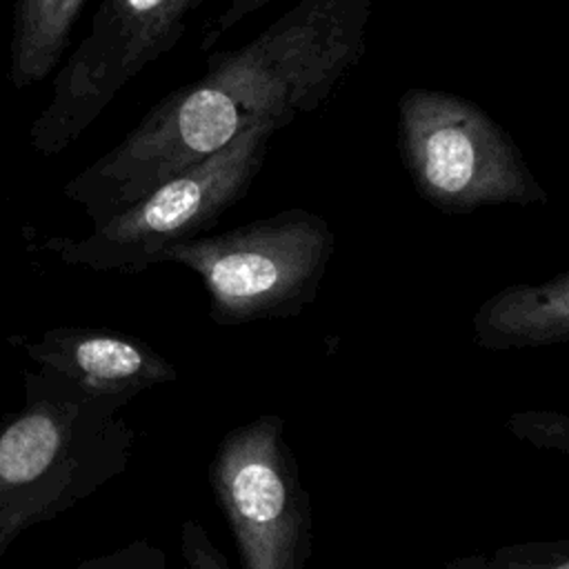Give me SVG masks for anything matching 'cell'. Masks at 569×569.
<instances>
[{
    "label": "cell",
    "mask_w": 569,
    "mask_h": 569,
    "mask_svg": "<svg viewBox=\"0 0 569 569\" xmlns=\"http://www.w3.org/2000/svg\"><path fill=\"white\" fill-rule=\"evenodd\" d=\"M376 0H298L204 73L169 91L107 153L64 184L100 224L258 122L282 129L318 109L358 67Z\"/></svg>",
    "instance_id": "1"
},
{
    "label": "cell",
    "mask_w": 569,
    "mask_h": 569,
    "mask_svg": "<svg viewBox=\"0 0 569 569\" xmlns=\"http://www.w3.org/2000/svg\"><path fill=\"white\" fill-rule=\"evenodd\" d=\"M22 405L0 422V556L13 540L69 511L124 473L136 440L118 396L64 376L24 373Z\"/></svg>",
    "instance_id": "2"
},
{
    "label": "cell",
    "mask_w": 569,
    "mask_h": 569,
    "mask_svg": "<svg viewBox=\"0 0 569 569\" xmlns=\"http://www.w3.org/2000/svg\"><path fill=\"white\" fill-rule=\"evenodd\" d=\"M333 251L329 222L293 207L171 244L160 262L191 269L207 291L209 318L236 327L302 313L316 300Z\"/></svg>",
    "instance_id": "3"
},
{
    "label": "cell",
    "mask_w": 569,
    "mask_h": 569,
    "mask_svg": "<svg viewBox=\"0 0 569 569\" xmlns=\"http://www.w3.org/2000/svg\"><path fill=\"white\" fill-rule=\"evenodd\" d=\"M267 120L229 144L173 173L140 200L113 213L82 238H49L42 247L62 262L100 273L136 276L160 262L167 247L207 233L236 207L267 162L273 133Z\"/></svg>",
    "instance_id": "4"
},
{
    "label": "cell",
    "mask_w": 569,
    "mask_h": 569,
    "mask_svg": "<svg viewBox=\"0 0 569 569\" xmlns=\"http://www.w3.org/2000/svg\"><path fill=\"white\" fill-rule=\"evenodd\" d=\"M398 151L420 198L442 213L549 200L502 124L451 91L418 87L400 96Z\"/></svg>",
    "instance_id": "5"
},
{
    "label": "cell",
    "mask_w": 569,
    "mask_h": 569,
    "mask_svg": "<svg viewBox=\"0 0 569 569\" xmlns=\"http://www.w3.org/2000/svg\"><path fill=\"white\" fill-rule=\"evenodd\" d=\"M284 431L282 416H256L222 436L207 467L240 569H305L313 551L311 500Z\"/></svg>",
    "instance_id": "6"
},
{
    "label": "cell",
    "mask_w": 569,
    "mask_h": 569,
    "mask_svg": "<svg viewBox=\"0 0 569 569\" xmlns=\"http://www.w3.org/2000/svg\"><path fill=\"white\" fill-rule=\"evenodd\" d=\"M202 0H100L89 31L53 78L51 98L29 129L40 153L73 144L149 64L184 36Z\"/></svg>",
    "instance_id": "7"
},
{
    "label": "cell",
    "mask_w": 569,
    "mask_h": 569,
    "mask_svg": "<svg viewBox=\"0 0 569 569\" xmlns=\"http://www.w3.org/2000/svg\"><path fill=\"white\" fill-rule=\"evenodd\" d=\"M27 358L78 387L131 402L142 391L176 382L178 369L147 340L113 329L53 327L24 342Z\"/></svg>",
    "instance_id": "8"
},
{
    "label": "cell",
    "mask_w": 569,
    "mask_h": 569,
    "mask_svg": "<svg viewBox=\"0 0 569 569\" xmlns=\"http://www.w3.org/2000/svg\"><path fill=\"white\" fill-rule=\"evenodd\" d=\"M478 347L489 351L569 342V271L489 296L471 318Z\"/></svg>",
    "instance_id": "9"
},
{
    "label": "cell",
    "mask_w": 569,
    "mask_h": 569,
    "mask_svg": "<svg viewBox=\"0 0 569 569\" xmlns=\"http://www.w3.org/2000/svg\"><path fill=\"white\" fill-rule=\"evenodd\" d=\"M87 0H16L9 78L22 89L47 78L60 62Z\"/></svg>",
    "instance_id": "10"
},
{
    "label": "cell",
    "mask_w": 569,
    "mask_h": 569,
    "mask_svg": "<svg viewBox=\"0 0 569 569\" xmlns=\"http://www.w3.org/2000/svg\"><path fill=\"white\" fill-rule=\"evenodd\" d=\"M442 569H569V540H529L449 560Z\"/></svg>",
    "instance_id": "11"
},
{
    "label": "cell",
    "mask_w": 569,
    "mask_h": 569,
    "mask_svg": "<svg viewBox=\"0 0 569 569\" xmlns=\"http://www.w3.org/2000/svg\"><path fill=\"white\" fill-rule=\"evenodd\" d=\"M507 429L522 442L545 451L569 453V416L549 409L516 411L507 418Z\"/></svg>",
    "instance_id": "12"
},
{
    "label": "cell",
    "mask_w": 569,
    "mask_h": 569,
    "mask_svg": "<svg viewBox=\"0 0 569 569\" xmlns=\"http://www.w3.org/2000/svg\"><path fill=\"white\" fill-rule=\"evenodd\" d=\"M73 569H169L167 553L147 538L131 540L116 551L93 556Z\"/></svg>",
    "instance_id": "13"
},
{
    "label": "cell",
    "mask_w": 569,
    "mask_h": 569,
    "mask_svg": "<svg viewBox=\"0 0 569 569\" xmlns=\"http://www.w3.org/2000/svg\"><path fill=\"white\" fill-rule=\"evenodd\" d=\"M180 553L184 569H231L227 556L209 538L198 520H184L180 527Z\"/></svg>",
    "instance_id": "14"
},
{
    "label": "cell",
    "mask_w": 569,
    "mask_h": 569,
    "mask_svg": "<svg viewBox=\"0 0 569 569\" xmlns=\"http://www.w3.org/2000/svg\"><path fill=\"white\" fill-rule=\"evenodd\" d=\"M269 2H273V0H229V4L220 11V16L207 29V33L202 38V49L207 51L213 42L220 40V36L224 31H229L231 27H236L240 20H244L251 13H256L258 9L267 7Z\"/></svg>",
    "instance_id": "15"
}]
</instances>
